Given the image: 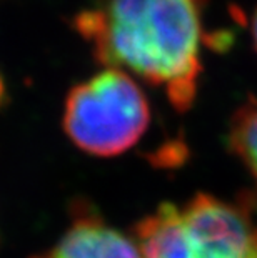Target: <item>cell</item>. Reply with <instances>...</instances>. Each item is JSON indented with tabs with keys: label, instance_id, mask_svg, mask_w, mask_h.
<instances>
[{
	"label": "cell",
	"instance_id": "1",
	"mask_svg": "<svg viewBox=\"0 0 257 258\" xmlns=\"http://www.w3.org/2000/svg\"><path fill=\"white\" fill-rule=\"evenodd\" d=\"M204 0H100L75 27L107 67L132 72L166 90L176 110L195 100L200 75Z\"/></svg>",
	"mask_w": 257,
	"mask_h": 258
},
{
	"label": "cell",
	"instance_id": "2",
	"mask_svg": "<svg viewBox=\"0 0 257 258\" xmlns=\"http://www.w3.org/2000/svg\"><path fill=\"white\" fill-rule=\"evenodd\" d=\"M142 258H257L249 203L199 194L182 207L162 203L134 227Z\"/></svg>",
	"mask_w": 257,
	"mask_h": 258
},
{
	"label": "cell",
	"instance_id": "3",
	"mask_svg": "<svg viewBox=\"0 0 257 258\" xmlns=\"http://www.w3.org/2000/svg\"><path fill=\"white\" fill-rule=\"evenodd\" d=\"M149 102L132 77L107 67L74 87L65 100L64 128L85 153L114 157L127 152L144 135Z\"/></svg>",
	"mask_w": 257,
	"mask_h": 258
},
{
	"label": "cell",
	"instance_id": "4",
	"mask_svg": "<svg viewBox=\"0 0 257 258\" xmlns=\"http://www.w3.org/2000/svg\"><path fill=\"white\" fill-rule=\"evenodd\" d=\"M35 258H142L134 238L94 215L79 212L72 225L50 250Z\"/></svg>",
	"mask_w": 257,
	"mask_h": 258
},
{
	"label": "cell",
	"instance_id": "5",
	"mask_svg": "<svg viewBox=\"0 0 257 258\" xmlns=\"http://www.w3.org/2000/svg\"><path fill=\"white\" fill-rule=\"evenodd\" d=\"M229 145L257 185V98L250 97L232 117Z\"/></svg>",
	"mask_w": 257,
	"mask_h": 258
},
{
	"label": "cell",
	"instance_id": "6",
	"mask_svg": "<svg viewBox=\"0 0 257 258\" xmlns=\"http://www.w3.org/2000/svg\"><path fill=\"white\" fill-rule=\"evenodd\" d=\"M252 40H254V47L257 50V10L254 12V17H252Z\"/></svg>",
	"mask_w": 257,
	"mask_h": 258
},
{
	"label": "cell",
	"instance_id": "7",
	"mask_svg": "<svg viewBox=\"0 0 257 258\" xmlns=\"http://www.w3.org/2000/svg\"><path fill=\"white\" fill-rule=\"evenodd\" d=\"M4 92H5V89H4V82H2V79H0V102H2V98H4Z\"/></svg>",
	"mask_w": 257,
	"mask_h": 258
}]
</instances>
